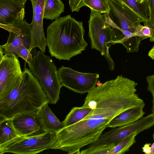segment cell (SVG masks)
Masks as SVG:
<instances>
[{
    "label": "cell",
    "mask_w": 154,
    "mask_h": 154,
    "mask_svg": "<svg viewBox=\"0 0 154 154\" xmlns=\"http://www.w3.org/2000/svg\"><path fill=\"white\" fill-rule=\"evenodd\" d=\"M137 83L118 75L95 87L88 93L83 105L92 109L83 119L55 132L50 147L68 154H80L81 149L96 141L111 121L122 112L145 106L136 93Z\"/></svg>",
    "instance_id": "obj_1"
},
{
    "label": "cell",
    "mask_w": 154,
    "mask_h": 154,
    "mask_svg": "<svg viewBox=\"0 0 154 154\" xmlns=\"http://www.w3.org/2000/svg\"><path fill=\"white\" fill-rule=\"evenodd\" d=\"M46 32L49 52L59 60L69 61L88 45L84 38L82 22L76 21L70 15L55 20L47 27Z\"/></svg>",
    "instance_id": "obj_2"
},
{
    "label": "cell",
    "mask_w": 154,
    "mask_h": 154,
    "mask_svg": "<svg viewBox=\"0 0 154 154\" xmlns=\"http://www.w3.org/2000/svg\"><path fill=\"white\" fill-rule=\"evenodd\" d=\"M21 82L0 101V120L37 111L49 100L37 79L26 67Z\"/></svg>",
    "instance_id": "obj_3"
},
{
    "label": "cell",
    "mask_w": 154,
    "mask_h": 154,
    "mask_svg": "<svg viewBox=\"0 0 154 154\" xmlns=\"http://www.w3.org/2000/svg\"><path fill=\"white\" fill-rule=\"evenodd\" d=\"M91 10L88 21V35L91 40V47L99 51L104 56L109 65V69L114 70L115 63L109 52L113 42L114 27L107 13L103 14Z\"/></svg>",
    "instance_id": "obj_4"
},
{
    "label": "cell",
    "mask_w": 154,
    "mask_h": 154,
    "mask_svg": "<svg viewBox=\"0 0 154 154\" xmlns=\"http://www.w3.org/2000/svg\"><path fill=\"white\" fill-rule=\"evenodd\" d=\"M32 74L38 79L48 99L49 103L55 104L59 99L62 86L57 67L52 59L38 51L29 65Z\"/></svg>",
    "instance_id": "obj_5"
},
{
    "label": "cell",
    "mask_w": 154,
    "mask_h": 154,
    "mask_svg": "<svg viewBox=\"0 0 154 154\" xmlns=\"http://www.w3.org/2000/svg\"><path fill=\"white\" fill-rule=\"evenodd\" d=\"M0 27L9 33L6 43L0 45L4 53H15L25 61L29 60L32 55L29 50L31 42L29 24L23 19L13 24H0Z\"/></svg>",
    "instance_id": "obj_6"
},
{
    "label": "cell",
    "mask_w": 154,
    "mask_h": 154,
    "mask_svg": "<svg viewBox=\"0 0 154 154\" xmlns=\"http://www.w3.org/2000/svg\"><path fill=\"white\" fill-rule=\"evenodd\" d=\"M55 132L31 137L20 136L0 146V154H35L50 149Z\"/></svg>",
    "instance_id": "obj_7"
},
{
    "label": "cell",
    "mask_w": 154,
    "mask_h": 154,
    "mask_svg": "<svg viewBox=\"0 0 154 154\" xmlns=\"http://www.w3.org/2000/svg\"><path fill=\"white\" fill-rule=\"evenodd\" d=\"M18 56L14 53L5 54L0 58V101L21 82L23 74Z\"/></svg>",
    "instance_id": "obj_8"
},
{
    "label": "cell",
    "mask_w": 154,
    "mask_h": 154,
    "mask_svg": "<svg viewBox=\"0 0 154 154\" xmlns=\"http://www.w3.org/2000/svg\"><path fill=\"white\" fill-rule=\"evenodd\" d=\"M57 73L62 86L81 94L93 89L99 77L98 73L81 72L63 66L57 70Z\"/></svg>",
    "instance_id": "obj_9"
},
{
    "label": "cell",
    "mask_w": 154,
    "mask_h": 154,
    "mask_svg": "<svg viewBox=\"0 0 154 154\" xmlns=\"http://www.w3.org/2000/svg\"><path fill=\"white\" fill-rule=\"evenodd\" d=\"M150 124L148 119L143 117L129 124L118 127L102 134L97 140L88 146L93 147L103 145L116 146L127 136L134 132L139 134L149 129Z\"/></svg>",
    "instance_id": "obj_10"
},
{
    "label": "cell",
    "mask_w": 154,
    "mask_h": 154,
    "mask_svg": "<svg viewBox=\"0 0 154 154\" xmlns=\"http://www.w3.org/2000/svg\"><path fill=\"white\" fill-rule=\"evenodd\" d=\"M108 4L107 14L119 30L134 32L135 26L143 22L144 20L124 2L108 0Z\"/></svg>",
    "instance_id": "obj_11"
},
{
    "label": "cell",
    "mask_w": 154,
    "mask_h": 154,
    "mask_svg": "<svg viewBox=\"0 0 154 154\" xmlns=\"http://www.w3.org/2000/svg\"><path fill=\"white\" fill-rule=\"evenodd\" d=\"M32 4L33 17L29 24L31 35V42L29 49L37 47L44 53L47 46L46 38L45 36L43 19L44 8L45 0H29Z\"/></svg>",
    "instance_id": "obj_12"
},
{
    "label": "cell",
    "mask_w": 154,
    "mask_h": 154,
    "mask_svg": "<svg viewBox=\"0 0 154 154\" xmlns=\"http://www.w3.org/2000/svg\"><path fill=\"white\" fill-rule=\"evenodd\" d=\"M12 119L13 126L20 136H33L47 132L36 111L17 115Z\"/></svg>",
    "instance_id": "obj_13"
},
{
    "label": "cell",
    "mask_w": 154,
    "mask_h": 154,
    "mask_svg": "<svg viewBox=\"0 0 154 154\" xmlns=\"http://www.w3.org/2000/svg\"><path fill=\"white\" fill-rule=\"evenodd\" d=\"M26 1L0 0V24H13L24 19Z\"/></svg>",
    "instance_id": "obj_14"
},
{
    "label": "cell",
    "mask_w": 154,
    "mask_h": 154,
    "mask_svg": "<svg viewBox=\"0 0 154 154\" xmlns=\"http://www.w3.org/2000/svg\"><path fill=\"white\" fill-rule=\"evenodd\" d=\"M48 104L44 105L36 111L37 114L46 132H56L64 126L52 111Z\"/></svg>",
    "instance_id": "obj_15"
},
{
    "label": "cell",
    "mask_w": 154,
    "mask_h": 154,
    "mask_svg": "<svg viewBox=\"0 0 154 154\" xmlns=\"http://www.w3.org/2000/svg\"><path fill=\"white\" fill-rule=\"evenodd\" d=\"M144 107L139 106L128 109L116 116L109 123L107 128H115L126 125L142 118L145 113Z\"/></svg>",
    "instance_id": "obj_16"
},
{
    "label": "cell",
    "mask_w": 154,
    "mask_h": 154,
    "mask_svg": "<svg viewBox=\"0 0 154 154\" xmlns=\"http://www.w3.org/2000/svg\"><path fill=\"white\" fill-rule=\"evenodd\" d=\"M64 4L61 0H45L44 19L53 20L59 18L64 12Z\"/></svg>",
    "instance_id": "obj_17"
},
{
    "label": "cell",
    "mask_w": 154,
    "mask_h": 154,
    "mask_svg": "<svg viewBox=\"0 0 154 154\" xmlns=\"http://www.w3.org/2000/svg\"><path fill=\"white\" fill-rule=\"evenodd\" d=\"M20 136L13 126L12 119L0 120V146Z\"/></svg>",
    "instance_id": "obj_18"
},
{
    "label": "cell",
    "mask_w": 154,
    "mask_h": 154,
    "mask_svg": "<svg viewBox=\"0 0 154 154\" xmlns=\"http://www.w3.org/2000/svg\"><path fill=\"white\" fill-rule=\"evenodd\" d=\"M91 109L90 108L83 106L72 108L62 122L64 127L72 125L80 121L85 117Z\"/></svg>",
    "instance_id": "obj_19"
},
{
    "label": "cell",
    "mask_w": 154,
    "mask_h": 154,
    "mask_svg": "<svg viewBox=\"0 0 154 154\" xmlns=\"http://www.w3.org/2000/svg\"><path fill=\"white\" fill-rule=\"evenodd\" d=\"M138 134L137 132H134L127 136L109 151L107 154L125 153L135 143V137Z\"/></svg>",
    "instance_id": "obj_20"
},
{
    "label": "cell",
    "mask_w": 154,
    "mask_h": 154,
    "mask_svg": "<svg viewBox=\"0 0 154 154\" xmlns=\"http://www.w3.org/2000/svg\"><path fill=\"white\" fill-rule=\"evenodd\" d=\"M124 2L133 10L143 20L149 17V10L148 2L140 3L136 0H116Z\"/></svg>",
    "instance_id": "obj_21"
},
{
    "label": "cell",
    "mask_w": 154,
    "mask_h": 154,
    "mask_svg": "<svg viewBox=\"0 0 154 154\" xmlns=\"http://www.w3.org/2000/svg\"><path fill=\"white\" fill-rule=\"evenodd\" d=\"M85 6L89 7L91 10L101 14H108L109 11L108 0H84Z\"/></svg>",
    "instance_id": "obj_22"
},
{
    "label": "cell",
    "mask_w": 154,
    "mask_h": 154,
    "mask_svg": "<svg viewBox=\"0 0 154 154\" xmlns=\"http://www.w3.org/2000/svg\"><path fill=\"white\" fill-rule=\"evenodd\" d=\"M115 146L114 145H110L88 147L81 150L80 154H107Z\"/></svg>",
    "instance_id": "obj_23"
},
{
    "label": "cell",
    "mask_w": 154,
    "mask_h": 154,
    "mask_svg": "<svg viewBox=\"0 0 154 154\" xmlns=\"http://www.w3.org/2000/svg\"><path fill=\"white\" fill-rule=\"evenodd\" d=\"M134 32L139 37L141 41L149 38L151 32L149 28L146 26H143L140 23L136 25L134 27Z\"/></svg>",
    "instance_id": "obj_24"
},
{
    "label": "cell",
    "mask_w": 154,
    "mask_h": 154,
    "mask_svg": "<svg viewBox=\"0 0 154 154\" xmlns=\"http://www.w3.org/2000/svg\"><path fill=\"white\" fill-rule=\"evenodd\" d=\"M146 80L148 84L147 90L151 93L152 97L151 111L154 115V74L147 76Z\"/></svg>",
    "instance_id": "obj_25"
},
{
    "label": "cell",
    "mask_w": 154,
    "mask_h": 154,
    "mask_svg": "<svg viewBox=\"0 0 154 154\" xmlns=\"http://www.w3.org/2000/svg\"><path fill=\"white\" fill-rule=\"evenodd\" d=\"M69 5L72 12H78L82 7L85 6L84 0H69Z\"/></svg>",
    "instance_id": "obj_26"
},
{
    "label": "cell",
    "mask_w": 154,
    "mask_h": 154,
    "mask_svg": "<svg viewBox=\"0 0 154 154\" xmlns=\"http://www.w3.org/2000/svg\"><path fill=\"white\" fill-rule=\"evenodd\" d=\"M144 25L148 26L151 35L149 41L151 42H154V19L149 17L144 20Z\"/></svg>",
    "instance_id": "obj_27"
},
{
    "label": "cell",
    "mask_w": 154,
    "mask_h": 154,
    "mask_svg": "<svg viewBox=\"0 0 154 154\" xmlns=\"http://www.w3.org/2000/svg\"><path fill=\"white\" fill-rule=\"evenodd\" d=\"M149 10V18L154 19V0H148Z\"/></svg>",
    "instance_id": "obj_28"
},
{
    "label": "cell",
    "mask_w": 154,
    "mask_h": 154,
    "mask_svg": "<svg viewBox=\"0 0 154 154\" xmlns=\"http://www.w3.org/2000/svg\"><path fill=\"white\" fill-rule=\"evenodd\" d=\"M151 144L150 143H146L144 144L142 148V151L145 154H150L151 152Z\"/></svg>",
    "instance_id": "obj_29"
},
{
    "label": "cell",
    "mask_w": 154,
    "mask_h": 154,
    "mask_svg": "<svg viewBox=\"0 0 154 154\" xmlns=\"http://www.w3.org/2000/svg\"><path fill=\"white\" fill-rule=\"evenodd\" d=\"M148 56L152 59L154 60V45L149 51Z\"/></svg>",
    "instance_id": "obj_30"
},
{
    "label": "cell",
    "mask_w": 154,
    "mask_h": 154,
    "mask_svg": "<svg viewBox=\"0 0 154 154\" xmlns=\"http://www.w3.org/2000/svg\"><path fill=\"white\" fill-rule=\"evenodd\" d=\"M150 154H154V142L151 146V152Z\"/></svg>",
    "instance_id": "obj_31"
},
{
    "label": "cell",
    "mask_w": 154,
    "mask_h": 154,
    "mask_svg": "<svg viewBox=\"0 0 154 154\" xmlns=\"http://www.w3.org/2000/svg\"><path fill=\"white\" fill-rule=\"evenodd\" d=\"M137 2L140 3H143L148 2V0H136Z\"/></svg>",
    "instance_id": "obj_32"
},
{
    "label": "cell",
    "mask_w": 154,
    "mask_h": 154,
    "mask_svg": "<svg viewBox=\"0 0 154 154\" xmlns=\"http://www.w3.org/2000/svg\"><path fill=\"white\" fill-rule=\"evenodd\" d=\"M152 137H153V139L154 140V130L153 133V134Z\"/></svg>",
    "instance_id": "obj_33"
},
{
    "label": "cell",
    "mask_w": 154,
    "mask_h": 154,
    "mask_svg": "<svg viewBox=\"0 0 154 154\" xmlns=\"http://www.w3.org/2000/svg\"></svg>",
    "instance_id": "obj_34"
}]
</instances>
